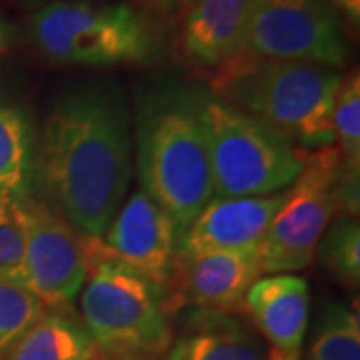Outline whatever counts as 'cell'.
<instances>
[{
  "label": "cell",
  "instance_id": "1",
  "mask_svg": "<svg viewBox=\"0 0 360 360\" xmlns=\"http://www.w3.org/2000/svg\"><path fill=\"white\" fill-rule=\"evenodd\" d=\"M132 120L122 92L92 82L58 98L37 134V194L82 236H103L132 180Z\"/></svg>",
  "mask_w": 360,
  "mask_h": 360
},
{
  "label": "cell",
  "instance_id": "2",
  "mask_svg": "<svg viewBox=\"0 0 360 360\" xmlns=\"http://www.w3.org/2000/svg\"><path fill=\"white\" fill-rule=\"evenodd\" d=\"M132 130L139 186L172 219L182 236L212 200L210 156L196 84L160 80L141 90Z\"/></svg>",
  "mask_w": 360,
  "mask_h": 360
},
{
  "label": "cell",
  "instance_id": "3",
  "mask_svg": "<svg viewBox=\"0 0 360 360\" xmlns=\"http://www.w3.org/2000/svg\"><path fill=\"white\" fill-rule=\"evenodd\" d=\"M342 72L328 66L238 52L206 89L252 115L302 150L335 146L333 106Z\"/></svg>",
  "mask_w": 360,
  "mask_h": 360
},
{
  "label": "cell",
  "instance_id": "4",
  "mask_svg": "<svg viewBox=\"0 0 360 360\" xmlns=\"http://www.w3.org/2000/svg\"><path fill=\"white\" fill-rule=\"evenodd\" d=\"M86 278L78 295L80 321L104 359L165 356L172 326L165 296L148 278L104 248L101 236H84Z\"/></svg>",
  "mask_w": 360,
  "mask_h": 360
},
{
  "label": "cell",
  "instance_id": "5",
  "mask_svg": "<svg viewBox=\"0 0 360 360\" xmlns=\"http://www.w3.org/2000/svg\"><path fill=\"white\" fill-rule=\"evenodd\" d=\"M196 101L210 156L212 198L270 196L295 182L309 150L202 84H196Z\"/></svg>",
  "mask_w": 360,
  "mask_h": 360
},
{
  "label": "cell",
  "instance_id": "6",
  "mask_svg": "<svg viewBox=\"0 0 360 360\" xmlns=\"http://www.w3.org/2000/svg\"><path fill=\"white\" fill-rule=\"evenodd\" d=\"M30 39L63 66L136 65L158 49L148 20L129 4L49 2L32 16Z\"/></svg>",
  "mask_w": 360,
  "mask_h": 360
},
{
  "label": "cell",
  "instance_id": "7",
  "mask_svg": "<svg viewBox=\"0 0 360 360\" xmlns=\"http://www.w3.org/2000/svg\"><path fill=\"white\" fill-rule=\"evenodd\" d=\"M340 155L336 146L309 150L296 180L284 191L269 231L257 248L260 274H295L309 269L328 222L338 214Z\"/></svg>",
  "mask_w": 360,
  "mask_h": 360
},
{
  "label": "cell",
  "instance_id": "8",
  "mask_svg": "<svg viewBox=\"0 0 360 360\" xmlns=\"http://www.w3.org/2000/svg\"><path fill=\"white\" fill-rule=\"evenodd\" d=\"M25 234V252L16 278L39 296L46 309H75L86 278L84 236L42 196H28L16 210Z\"/></svg>",
  "mask_w": 360,
  "mask_h": 360
},
{
  "label": "cell",
  "instance_id": "9",
  "mask_svg": "<svg viewBox=\"0 0 360 360\" xmlns=\"http://www.w3.org/2000/svg\"><path fill=\"white\" fill-rule=\"evenodd\" d=\"M245 51L338 70L350 60V40L328 0H262Z\"/></svg>",
  "mask_w": 360,
  "mask_h": 360
},
{
  "label": "cell",
  "instance_id": "10",
  "mask_svg": "<svg viewBox=\"0 0 360 360\" xmlns=\"http://www.w3.org/2000/svg\"><path fill=\"white\" fill-rule=\"evenodd\" d=\"M176 224L141 186L127 198L101 236L104 248L167 292L179 260Z\"/></svg>",
  "mask_w": 360,
  "mask_h": 360
},
{
  "label": "cell",
  "instance_id": "11",
  "mask_svg": "<svg viewBox=\"0 0 360 360\" xmlns=\"http://www.w3.org/2000/svg\"><path fill=\"white\" fill-rule=\"evenodd\" d=\"M257 250L205 252L176 260L165 292L167 314L179 309L236 314L248 288L260 278Z\"/></svg>",
  "mask_w": 360,
  "mask_h": 360
},
{
  "label": "cell",
  "instance_id": "12",
  "mask_svg": "<svg viewBox=\"0 0 360 360\" xmlns=\"http://www.w3.org/2000/svg\"><path fill=\"white\" fill-rule=\"evenodd\" d=\"M243 310L266 348V360H302L309 326V283L298 274H264L248 288Z\"/></svg>",
  "mask_w": 360,
  "mask_h": 360
},
{
  "label": "cell",
  "instance_id": "13",
  "mask_svg": "<svg viewBox=\"0 0 360 360\" xmlns=\"http://www.w3.org/2000/svg\"><path fill=\"white\" fill-rule=\"evenodd\" d=\"M284 193L270 196L212 198L179 238V258L205 252L257 250Z\"/></svg>",
  "mask_w": 360,
  "mask_h": 360
},
{
  "label": "cell",
  "instance_id": "14",
  "mask_svg": "<svg viewBox=\"0 0 360 360\" xmlns=\"http://www.w3.org/2000/svg\"><path fill=\"white\" fill-rule=\"evenodd\" d=\"M262 0H194L186 8L179 46L194 68L214 70L245 51L246 37Z\"/></svg>",
  "mask_w": 360,
  "mask_h": 360
},
{
  "label": "cell",
  "instance_id": "15",
  "mask_svg": "<svg viewBox=\"0 0 360 360\" xmlns=\"http://www.w3.org/2000/svg\"><path fill=\"white\" fill-rule=\"evenodd\" d=\"M165 360H266V348L232 312L186 309Z\"/></svg>",
  "mask_w": 360,
  "mask_h": 360
},
{
  "label": "cell",
  "instance_id": "16",
  "mask_svg": "<svg viewBox=\"0 0 360 360\" xmlns=\"http://www.w3.org/2000/svg\"><path fill=\"white\" fill-rule=\"evenodd\" d=\"M37 194V130L30 115L0 89V222Z\"/></svg>",
  "mask_w": 360,
  "mask_h": 360
},
{
  "label": "cell",
  "instance_id": "17",
  "mask_svg": "<svg viewBox=\"0 0 360 360\" xmlns=\"http://www.w3.org/2000/svg\"><path fill=\"white\" fill-rule=\"evenodd\" d=\"M0 360H98L75 309H46Z\"/></svg>",
  "mask_w": 360,
  "mask_h": 360
},
{
  "label": "cell",
  "instance_id": "18",
  "mask_svg": "<svg viewBox=\"0 0 360 360\" xmlns=\"http://www.w3.org/2000/svg\"><path fill=\"white\" fill-rule=\"evenodd\" d=\"M335 146L342 174L338 191V214L359 217L360 208V77L359 68L342 75L333 106Z\"/></svg>",
  "mask_w": 360,
  "mask_h": 360
},
{
  "label": "cell",
  "instance_id": "19",
  "mask_svg": "<svg viewBox=\"0 0 360 360\" xmlns=\"http://www.w3.org/2000/svg\"><path fill=\"white\" fill-rule=\"evenodd\" d=\"M307 360H360V319L356 309L330 300L316 319Z\"/></svg>",
  "mask_w": 360,
  "mask_h": 360
},
{
  "label": "cell",
  "instance_id": "20",
  "mask_svg": "<svg viewBox=\"0 0 360 360\" xmlns=\"http://www.w3.org/2000/svg\"><path fill=\"white\" fill-rule=\"evenodd\" d=\"M316 255L338 283L356 290L360 284L359 217L336 214L322 232Z\"/></svg>",
  "mask_w": 360,
  "mask_h": 360
},
{
  "label": "cell",
  "instance_id": "21",
  "mask_svg": "<svg viewBox=\"0 0 360 360\" xmlns=\"http://www.w3.org/2000/svg\"><path fill=\"white\" fill-rule=\"evenodd\" d=\"M44 302L20 278L0 269V356L39 321Z\"/></svg>",
  "mask_w": 360,
  "mask_h": 360
},
{
  "label": "cell",
  "instance_id": "22",
  "mask_svg": "<svg viewBox=\"0 0 360 360\" xmlns=\"http://www.w3.org/2000/svg\"><path fill=\"white\" fill-rule=\"evenodd\" d=\"M25 252V234L18 222V217L0 222V269L13 270L18 269Z\"/></svg>",
  "mask_w": 360,
  "mask_h": 360
},
{
  "label": "cell",
  "instance_id": "23",
  "mask_svg": "<svg viewBox=\"0 0 360 360\" xmlns=\"http://www.w3.org/2000/svg\"><path fill=\"white\" fill-rule=\"evenodd\" d=\"M336 8V13L342 14L348 25L359 28L360 25V0H328Z\"/></svg>",
  "mask_w": 360,
  "mask_h": 360
},
{
  "label": "cell",
  "instance_id": "24",
  "mask_svg": "<svg viewBox=\"0 0 360 360\" xmlns=\"http://www.w3.org/2000/svg\"><path fill=\"white\" fill-rule=\"evenodd\" d=\"M18 39V32L6 18L0 16V54H6L14 46V42Z\"/></svg>",
  "mask_w": 360,
  "mask_h": 360
},
{
  "label": "cell",
  "instance_id": "25",
  "mask_svg": "<svg viewBox=\"0 0 360 360\" xmlns=\"http://www.w3.org/2000/svg\"><path fill=\"white\" fill-rule=\"evenodd\" d=\"M146 2L160 13H180L186 11L194 0H146Z\"/></svg>",
  "mask_w": 360,
  "mask_h": 360
},
{
  "label": "cell",
  "instance_id": "26",
  "mask_svg": "<svg viewBox=\"0 0 360 360\" xmlns=\"http://www.w3.org/2000/svg\"><path fill=\"white\" fill-rule=\"evenodd\" d=\"M18 2H30V4H37V2H51V0H18Z\"/></svg>",
  "mask_w": 360,
  "mask_h": 360
},
{
  "label": "cell",
  "instance_id": "27",
  "mask_svg": "<svg viewBox=\"0 0 360 360\" xmlns=\"http://www.w3.org/2000/svg\"><path fill=\"white\" fill-rule=\"evenodd\" d=\"M104 360H146V359H104Z\"/></svg>",
  "mask_w": 360,
  "mask_h": 360
}]
</instances>
